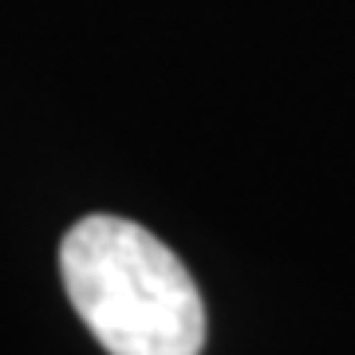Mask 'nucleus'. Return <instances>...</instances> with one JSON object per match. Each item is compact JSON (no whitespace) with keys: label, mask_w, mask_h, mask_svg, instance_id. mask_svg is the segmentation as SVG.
<instances>
[{"label":"nucleus","mask_w":355,"mask_h":355,"mask_svg":"<svg viewBox=\"0 0 355 355\" xmlns=\"http://www.w3.org/2000/svg\"><path fill=\"white\" fill-rule=\"evenodd\" d=\"M60 272L79 320L111 355H202V292L150 229L83 217L64 237Z\"/></svg>","instance_id":"nucleus-1"}]
</instances>
